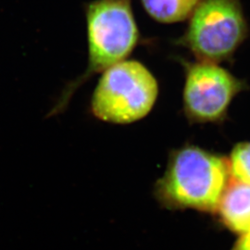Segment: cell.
<instances>
[{"mask_svg":"<svg viewBox=\"0 0 250 250\" xmlns=\"http://www.w3.org/2000/svg\"><path fill=\"white\" fill-rule=\"evenodd\" d=\"M230 181L228 159L197 146H186L171 155L157 184L156 195L170 208L217 212Z\"/></svg>","mask_w":250,"mask_h":250,"instance_id":"obj_1","label":"cell"},{"mask_svg":"<svg viewBox=\"0 0 250 250\" xmlns=\"http://www.w3.org/2000/svg\"><path fill=\"white\" fill-rule=\"evenodd\" d=\"M88 65L63 90L49 115L62 112L74 92L93 75L125 61L138 44L140 34L132 9V0H94L84 7Z\"/></svg>","mask_w":250,"mask_h":250,"instance_id":"obj_2","label":"cell"},{"mask_svg":"<svg viewBox=\"0 0 250 250\" xmlns=\"http://www.w3.org/2000/svg\"><path fill=\"white\" fill-rule=\"evenodd\" d=\"M159 95V83L143 63L125 60L102 72L91 100L99 120L127 125L146 116Z\"/></svg>","mask_w":250,"mask_h":250,"instance_id":"obj_3","label":"cell"},{"mask_svg":"<svg viewBox=\"0 0 250 250\" xmlns=\"http://www.w3.org/2000/svg\"><path fill=\"white\" fill-rule=\"evenodd\" d=\"M249 34L240 0H201L175 43L188 48L197 61L220 64L232 60Z\"/></svg>","mask_w":250,"mask_h":250,"instance_id":"obj_4","label":"cell"},{"mask_svg":"<svg viewBox=\"0 0 250 250\" xmlns=\"http://www.w3.org/2000/svg\"><path fill=\"white\" fill-rule=\"evenodd\" d=\"M180 60L186 74L184 107L188 119L195 123L223 120L232 99L247 88V83L218 63Z\"/></svg>","mask_w":250,"mask_h":250,"instance_id":"obj_5","label":"cell"},{"mask_svg":"<svg viewBox=\"0 0 250 250\" xmlns=\"http://www.w3.org/2000/svg\"><path fill=\"white\" fill-rule=\"evenodd\" d=\"M217 212L232 232L240 235L250 232V186L231 178Z\"/></svg>","mask_w":250,"mask_h":250,"instance_id":"obj_6","label":"cell"},{"mask_svg":"<svg viewBox=\"0 0 250 250\" xmlns=\"http://www.w3.org/2000/svg\"><path fill=\"white\" fill-rule=\"evenodd\" d=\"M201 0H141L146 13L161 23L181 22L189 18Z\"/></svg>","mask_w":250,"mask_h":250,"instance_id":"obj_7","label":"cell"},{"mask_svg":"<svg viewBox=\"0 0 250 250\" xmlns=\"http://www.w3.org/2000/svg\"><path fill=\"white\" fill-rule=\"evenodd\" d=\"M228 161L231 178L250 186V142L237 144Z\"/></svg>","mask_w":250,"mask_h":250,"instance_id":"obj_8","label":"cell"},{"mask_svg":"<svg viewBox=\"0 0 250 250\" xmlns=\"http://www.w3.org/2000/svg\"><path fill=\"white\" fill-rule=\"evenodd\" d=\"M231 250H250V232L241 234Z\"/></svg>","mask_w":250,"mask_h":250,"instance_id":"obj_9","label":"cell"}]
</instances>
